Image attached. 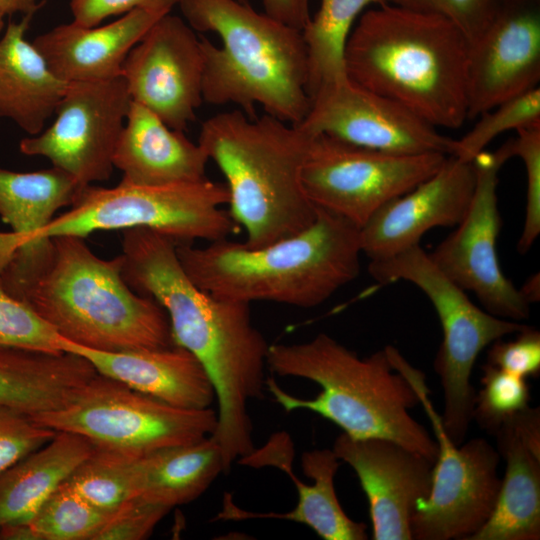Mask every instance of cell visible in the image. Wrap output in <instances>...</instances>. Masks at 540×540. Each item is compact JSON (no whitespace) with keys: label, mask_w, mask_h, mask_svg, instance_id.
Masks as SVG:
<instances>
[{"label":"cell","mask_w":540,"mask_h":540,"mask_svg":"<svg viewBox=\"0 0 540 540\" xmlns=\"http://www.w3.org/2000/svg\"><path fill=\"white\" fill-rule=\"evenodd\" d=\"M176 245L148 228L123 230L122 276L165 310L173 344L190 351L205 369L218 404L211 438L224 461L233 462L255 448L248 406L264 396L270 344L254 326L250 304L218 298L189 278Z\"/></svg>","instance_id":"cell-1"},{"label":"cell","mask_w":540,"mask_h":540,"mask_svg":"<svg viewBox=\"0 0 540 540\" xmlns=\"http://www.w3.org/2000/svg\"><path fill=\"white\" fill-rule=\"evenodd\" d=\"M469 41L449 19L383 4L364 11L344 51L346 76L436 128L468 116Z\"/></svg>","instance_id":"cell-2"},{"label":"cell","mask_w":540,"mask_h":540,"mask_svg":"<svg viewBox=\"0 0 540 540\" xmlns=\"http://www.w3.org/2000/svg\"><path fill=\"white\" fill-rule=\"evenodd\" d=\"M179 261L201 289L250 304L268 301L316 307L360 273V228L318 208L305 230L267 246L251 248L221 239L205 247L176 245Z\"/></svg>","instance_id":"cell-3"},{"label":"cell","mask_w":540,"mask_h":540,"mask_svg":"<svg viewBox=\"0 0 540 540\" xmlns=\"http://www.w3.org/2000/svg\"><path fill=\"white\" fill-rule=\"evenodd\" d=\"M267 367L278 376L317 383L321 392L302 399L284 391L272 377L266 390L286 411H312L352 438H384L435 461L438 446L409 410L419 404L415 388L395 370L385 348L359 357L326 333L294 344H271Z\"/></svg>","instance_id":"cell-4"},{"label":"cell","mask_w":540,"mask_h":540,"mask_svg":"<svg viewBox=\"0 0 540 540\" xmlns=\"http://www.w3.org/2000/svg\"><path fill=\"white\" fill-rule=\"evenodd\" d=\"M186 22L212 32L220 46L201 38L203 101L234 104L255 117V107L298 125L310 108L307 52L301 30L239 0H179Z\"/></svg>","instance_id":"cell-5"},{"label":"cell","mask_w":540,"mask_h":540,"mask_svg":"<svg viewBox=\"0 0 540 540\" xmlns=\"http://www.w3.org/2000/svg\"><path fill=\"white\" fill-rule=\"evenodd\" d=\"M311 138L268 114L233 110L203 122L198 143L226 179L228 212L245 229L246 246H267L315 221L318 208L302 185Z\"/></svg>","instance_id":"cell-6"},{"label":"cell","mask_w":540,"mask_h":540,"mask_svg":"<svg viewBox=\"0 0 540 540\" xmlns=\"http://www.w3.org/2000/svg\"><path fill=\"white\" fill-rule=\"evenodd\" d=\"M51 239L48 266L20 300L62 338L105 352L173 345L165 310L129 287L121 255L99 258L78 236Z\"/></svg>","instance_id":"cell-7"},{"label":"cell","mask_w":540,"mask_h":540,"mask_svg":"<svg viewBox=\"0 0 540 540\" xmlns=\"http://www.w3.org/2000/svg\"><path fill=\"white\" fill-rule=\"evenodd\" d=\"M368 272L381 284L400 280L414 284L435 308L443 333L433 364L444 394L441 420L451 441L460 445L473 419L476 393L470 379L479 354L494 341L516 334L527 325L479 308L419 244L392 257L370 261Z\"/></svg>","instance_id":"cell-8"},{"label":"cell","mask_w":540,"mask_h":540,"mask_svg":"<svg viewBox=\"0 0 540 540\" xmlns=\"http://www.w3.org/2000/svg\"><path fill=\"white\" fill-rule=\"evenodd\" d=\"M228 200L226 185L207 178L163 186L124 182L113 188L88 185L70 210L53 218L28 243L61 235L85 238L96 231L135 227L157 231L177 243L195 239L213 242L239 229L230 213L221 208Z\"/></svg>","instance_id":"cell-9"},{"label":"cell","mask_w":540,"mask_h":540,"mask_svg":"<svg viewBox=\"0 0 540 540\" xmlns=\"http://www.w3.org/2000/svg\"><path fill=\"white\" fill-rule=\"evenodd\" d=\"M392 367L415 388L433 428L438 453L429 495L420 500L411 520L416 540H467L490 517L501 486L500 454L484 438L454 444L430 400L425 375L392 345L385 347Z\"/></svg>","instance_id":"cell-10"},{"label":"cell","mask_w":540,"mask_h":540,"mask_svg":"<svg viewBox=\"0 0 540 540\" xmlns=\"http://www.w3.org/2000/svg\"><path fill=\"white\" fill-rule=\"evenodd\" d=\"M55 431L79 434L96 447L141 456L211 436L217 411L167 404L96 374L64 407L31 416Z\"/></svg>","instance_id":"cell-11"},{"label":"cell","mask_w":540,"mask_h":540,"mask_svg":"<svg viewBox=\"0 0 540 540\" xmlns=\"http://www.w3.org/2000/svg\"><path fill=\"white\" fill-rule=\"evenodd\" d=\"M448 155H402L312 135L302 185L317 208L361 228L383 205L432 176Z\"/></svg>","instance_id":"cell-12"},{"label":"cell","mask_w":540,"mask_h":540,"mask_svg":"<svg viewBox=\"0 0 540 540\" xmlns=\"http://www.w3.org/2000/svg\"><path fill=\"white\" fill-rule=\"evenodd\" d=\"M510 158L505 142L497 151L484 150L473 159L475 187L469 208L457 229L428 255L451 281L473 292L484 310L519 322L529 317L530 305L502 272L497 254L498 175Z\"/></svg>","instance_id":"cell-13"},{"label":"cell","mask_w":540,"mask_h":540,"mask_svg":"<svg viewBox=\"0 0 540 540\" xmlns=\"http://www.w3.org/2000/svg\"><path fill=\"white\" fill-rule=\"evenodd\" d=\"M131 101L123 75L70 82L56 107L53 124L23 138L20 152L46 157L82 187L108 180Z\"/></svg>","instance_id":"cell-14"},{"label":"cell","mask_w":540,"mask_h":540,"mask_svg":"<svg viewBox=\"0 0 540 540\" xmlns=\"http://www.w3.org/2000/svg\"><path fill=\"white\" fill-rule=\"evenodd\" d=\"M298 126L310 135L325 134L392 154L452 155L455 145V139L403 105L348 77L319 88Z\"/></svg>","instance_id":"cell-15"},{"label":"cell","mask_w":540,"mask_h":540,"mask_svg":"<svg viewBox=\"0 0 540 540\" xmlns=\"http://www.w3.org/2000/svg\"><path fill=\"white\" fill-rule=\"evenodd\" d=\"M204 56L195 30L170 13L130 50L123 67L132 101L183 131L203 102Z\"/></svg>","instance_id":"cell-16"},{"label":"cell","mask_w":540,"mask_h":540,"mask_svg":"<svg viewBox=\"0 0 540 540\" xmlns=\"http://www.w3.org/2000/svg\"><path fill=\"white\" fill-rule=\"evenodd\" d=\"M539 80L540 0H502L469 42L467 118L539 86Z\"/></svg>","instance_id":"cell-17"},{"label":"cell","mask_w":540,"mask_h":540,"mask_svg":"<svg viewBox=\"0 0 540 540\" xmlns=\"http://www.w3.org/2000/svg\"><path fill=\"white\" fill-rule=\"evenodd\" d=\"M333 452L355 471L367 497L374 540H411L417 503L431 490L434 460L393 440L341 433Z\"/></svg>","instance_id":"cell-18"},{"label":"cell","mask_w":540,"mask_h":540,"mask_svg":"<svg viewBox=\"0 0 540 540\" xmlns=\"http://www.w3.org/2000/svg\"><path fill=\"white\" fill-rule=\"evenodd\" d=\"M474 187L473 163L448 155L432 176L387 202L360 228L362 253L370 261L386 259L419 244L434 227L457 226Z\"/></svg>","instance_id":"cell-19"},{"label":"cell","mask_w":540,"mask_h":540,"mask_svg":"<svg viewBox=\"0 0 540 540\" xmlns=\"http://www.w3.org/2000/svg\"><path fill=\"white\" fill-rule=\"evenodd\" d=\"M293 442L286 432L273 434L264 446L255 448L239 459V464L254 468L272 466L285 472L295 483L298 501L296 507L285 513H258L237 507L226 495L223 508L215 519L245 520L277 518L304 524L324 540H365L366 525L349 518L336 495L334 478L340 460L332 449H314L301 456V468L312 484L302 482L292 470Z\"/></svg>","instance_id":"cell-20"},{"label":"cell","mask_w":540,"mask_h":540,"mask_svg":"<svg viewBox=\"0 0 540 540\" xmlns=\"http://www.w3.org/2000/svg\"><path fill=\"white\" fill-rule=\"evenodd\" d=\"M506 461L494 509L467 540L540 539V409L527 407L494 434Z\"/></svg>","instance_id":"cell-21"},{"label":"cell","mask_w":540,"mask_h":540,"mask_svg":"<svg viewBox=\"0 0 540 540\" xmlns=\"http://www.w3.org/2000/svg\"><path fill=\"white\" fill-rule=\"evenodd\" d=\"M62 351L84 357L98 374L176 407L205 409L215 400L213 386L200 361L174 344L105 352L62 338Z\"/></svg>","instance_id":"cell-22"},{"label":"cell","mask_w":540,"mask_h":540,"mask_svg":"<svg viewBox=\"0 0 540 540\" xmlns=\"http://www.w3.org/2000/svg\"><path fill=\"white\" fill-rule=\"evenodd\" d=\"M162 16L136 9L100 27L61 24L32 44L53 74L66 83L108 80L122 75L130 50Z\"/></svg>","instance_id":"cell-23"},{"label":"cell","mask_w":540,"mask_h":540,"mask_svg":"<svg viewBox=\"0 0 540 540\" xmlns=\"http://www.w3.org/2000/svg\"><path fill=\"white\" fill-rule=\"evenodd\" d=\"M208 162L199 143L131 101L113 156L114 167L123 173L121 182L141 186L197 182L206 178Z\"/></svg>","instance_id":"cell-24"},{"label":"cell","mask_w":540,"mask_h":540,"mask_svg":"<svg viewBox=\"0 0 540 540\" xmlns=\"http://www.w3.org/2000/svg\"><path fill=\"white\" fill-rule=\"evenodd\" d=\"M95 374L88 360L72 352L0 347V404L30 416L58 410Z\"/></svg>","instance_id":"cell-25"},{"label":"cell","mask_w":540,"mask_h":540,"mask_svg":"<svg viewBox=\"0 0 540 540\" xmlns=\"http://www.w3.org/2000/svg\"><path fill=\"white\" fill-rule=\"evenodd\" d=\"M33 15L10 21L0 38V118L14 121L31 136L43 131L68 84L25 39Z\"/></svg>","instance_id":"cell-26"},{"label":"cell","mask_w":540,"mask_h":540,"mask_svg":"<svg viewBox=\"0 0 540 540\" xmlns=\"http://www.w3.org/2000/svg\"><path fill=\"white\" fill-rule=\"evenodd\" d=\"M95 449L87 438L57 431L45 445L0 474V527L28 522Z\"/></svg>","instance_id":"cell-27"},{"label":"cell","mask_w":540,"mask_h":540,"mask_svg":"<svg viewBox=\"0 0 540 540\" xmlns=\"http://www.w3.org/2000/svg\"><path fill=\"white\" fill-rule=\"evenodd\" d=\"M222 472L221 452L210 436L161 448L136 458V496L172 509L197 499Z\"/></svg>","instance_id":"cell-28"},{"label":"cell","mask_w":540,"mask_h":540,"mask_svg":"<svg viewBox=\"0 0 540 540\" xmlns=\"http://www.w3.org/2000/svg\"><path fill=\"white\" fill-rule=\"evenodd\" d=\"M83 188L54 166L33 172L0 168V217L12 228L16 250L49 224L60 208L72 206Z\"/></svg>","instance_id":"cell-29"},{"label":"cell","mask_w":540,"mask_h":540,"mask_svg":"<svg viewBox=\"0 0 540 540\" xmlns=\"http://www.w3.org/2000/svg\"><path fill=\"white\" fill-rule=\"evenodd\" d=\"M387 0H321L313 18L301 30L308 61V93L346 78L344 51L358 17L369 5Z\"/></svg>","instance_id":"cell-30"},{"label":"cell","mask_w":540,"mask_h":540,"mask_svg":"<svg viewBox=\"0 0 540 540\" xmlns=\"http://www.w3.org/2000/svg\"><path fill=\"white\" fill-rule=\"evenodd\" d=\"M137 457L95 446L63 484L91 505L113 512L136 497L134 467Z\"/></svg>","instance_id":"cell-31"},{"label":"cell","mask_w":540,"mask_h":540,"mask_svg":"<svg viewBox=\"0 0 540 540\" xmlns=\"http://www.w3.org/2000/svg\"><path fill=\"white\" fill-rule=\"evenodd\" d=\"M111 514L62 483L28 522L39 540H93Z\"/></svg>","instance_id":"cell-32"},{"label":"cell","mask_w":540,"mask_h":540,"mask_svg":"<svg viewBox=\"0 0 540 540\" xmlns=\"http://www.w3.org/2000/svg\"><path fill=\"white\" fill-rule=\"evenodd\" d=\"M478 117L473 128L455 140L452 155L465 162H472L494 138L504 132L539 125L540 87L507 99Z\"/></svg>","instance_id":"cell-33"},{"label":"cell","mask_w":540,"mask_h":540,"mask_svg":"<svg viewBox=\"0 0 540 540\" xmlns=\"http://www.w3.org/2000/svg\"><path fill=\"white\" fill-rule=\"evenodd\" d=\"M482 389L476 394L473 419L490 434L529 406L530 391L526 379L490 364L482 367Z\"/></svg>","instance_id":"cell-34"},{"label":"cell","mask_w":540,"mask_h":540,"mask_svg":"<svg viewBox=\"0 0 540 540\" xmlns=\"http://www.w3.org/2000/svg\"><path fill=\"white\" fill-rule=\"evenodd\" d=\"M0 347L62 351V337L28 304L9 294L0 280Z\"/></svg>","instance_id":"cell-35"},{"label":"cell","mask_w":540,"mask_h":540,"mask_svg":"<svg viewBox=\"0 0 540 540\" xmlns=\"http://www.w3.org/2000/svg\"><path fill=\"white\" fill-rule=\"evenodd\" d=\"M507 141L511 157L518 156L526 173L525 219L517 248L526 253L540 233V124L517 130Z\"/></svg>","instance_id":"cell-36"},{"label":"cell","mask_w":540,"mask_h":540,"mask_svg":"<svg viewBox=\"0 0 540 540\" xmlns=\"http://www.w3.org/2000/svg\"><path fill=\"white\" fill-rule=\"evenodd\" d=\"M56 433L30 415L0 404V474L45 445Z\"/></svg>","instance_id":"cell-37"},{"label":"cell","mask_w":540,"mask_h":540,"mask_svg":"<svg viewBox=\"0 0 540 540\" xmlns=\"http://www.w3.org/2000/svg\"><path fill=\"white\" fill-rule=\"evenodd\" d=\"M502 0H387L402 8L443 16L464 33L476 38L491 21Z\"/></svg>","instance_id":"cell-38"},{"label":"cell","mask_w":540,"mask_h":540,"mask_svg":"<svg viewBox=\"0 0 540 540\" xmlns=\"http://www.w3.org/2000/svg\"><path fill=\"white\" fill-rule=\"evenodd\" d=\"M170 510L144 498L133 497L112 512L93 540L147 539Z\"/></svg>","instance_id":"cell-39"},{"label":"cell","mask_w":540,"mask_h":540,"mask_svg":"<svg viewBox=\"0 0 540 540\" xmlns=\"http://www.w3.org/2000/svg\"><path fill=\"white\" fill-rule=\"evenodd\" d=\"M487 364L526 379L540 372V333L526 326L510 341L498 339L487 352Z\"/></svg>","instance_id":"cell-40"},{"label":"cell","mask_w":540,"mask_h":540,"mask_svg":"<svg viewBox=\"0 0 540 540\" xmlns=\"http://www.w3.org/2000/svg\"><path fill=\"white\" fill-rule=\"evenodd\" d=\"M179 0H71L73 22L84 27H94L105 18L126 14L136 9L161 15L171 12Z\"/></svg>","instance_id":"cell-41"},{"label":"cell","mask_w":540,"mask_h":540,"mask_svg":"<svg viewBox=\"0 0 540 540\" xmlns=\"http://www.w3.org/2000/svg\"><path fill=\"white\" fill-rule=\"evenodd\" d=\"M264 13L286 25L302 30L310 19L308 0H261Z\"/></svg>","instance_id":"cell-42"},{"label":"cell","mask_w":540,"mask_h":540,"mask_svg":"<svg viewBox=\"0 0 540 540\" xmlns=\"http://www.w3.org/2000/svg\"><path fill=\"white\" fill-rule=\"evenodd\" d=\"M0 540H39V537L29 522H18L1 526Z\"/></svg>","instance_id":"cell-43"},{"label":"cell","mask_w":540,"mask_h":540,"mask_svg":"<svg viewBox=\"0 0 540 540\" xmlns=\"http://www.w3.org/2000/svg\"><path fill=\"white\" fill-rule=\"evenodd\" d=\"M38 8L39 5L36 0H0V10L5 15L16 13L34 14Z\"/></svg>","instance_id":"cell-44"},{"label":"cell","mask_w":540,"mask_h":540,"mask_svg":"<svg viewBox=\"0 0 540 540\" xmlns=\"http://www.w3.org/2000/svg\"><path fill=\"white\" fill-rule=\"evenodd\" d=\"M539 273L530 276L523 286L519 289L524 300L530 305L538 302L540 299Z\"/></svg>","instance_id":"cell-45"},{"label":"cell","mask_w":540,"mask_h":540,"mask_svg":"<svg viewBox=\"0 0 540 540\" xmlns=\"http://www.w3.org/2000/svg\"><path fill=\"white\" fill-rule=\"evenodd\" d=\"M4 16L5 14L0 10V32L2 31L4 26Z\"/></svg>","instance_id":"cell-46"}]
</instances>
